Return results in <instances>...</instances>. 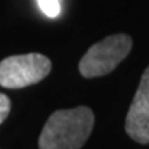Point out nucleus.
<instances>
[{"instance_id": "obj_1", "label": "nucleus", "mask_w": 149, "mask_h": 149, "mask_svg": "<svg viewBox=\"0 0 149 149\" xmlns=\"http://www.w3.org/2000/svg\"><path fill=\"white\" fill-rule=\"evenodd\" d=\"M94 127L90 108L59 109L48 117L39 138V149H80Z\"/></svg>"}, {"instance_id": "obj_2", "label": "nucleus", "mask_w": 149, "mask_h": 149, "mask_svg": "<svg viewBox=\"0 0 149 149\" xmlns=\"http://www.w3.org/2000/svg\"><path fill=\"white\" fill-rule=\"evenodd\" d=\"M133 47L131 37L117 33L91 46L79 62V72L86 79L111 73L128 55Z\"/></svg>"}, {"instance_id": "obj_3", "label": "nucleus", "mask_w": 149, "mask_h": 149, "mask_svg": "<svg viewBox=\"0 0 149 149\" xmlns=\"http://www.w3.org/2000/svg\"><path fill=\"white\" fill-rule=\"evenodd\" d=\"M51 70V61L39 53L11 55L0 62V86L24 88L42 81Z\"/></svg>"}, {"instance_id": "obj_4", "label": "nucleus", "mask_w": 149, "mask_h": 149, "mask_svg": "<svg viewBox=\"0 0 149 149\" xmlns=\"http://www.w3.org/2000/svg\"><path fill=\"white\" fill-rule=\"evenodd\" d=\"M126 133L138 144H149V66L141 76L137 93L127 112Z\"/></svg>"}, {"instance_id": "obj_5", "label": "nucleus", "mask_w": 149, "mask_h": 149, "mask_svg": "<svg viewBox=\"0 0 149 149\" xmlns=\"http://www.w3.org/2000/svg\"><path fill=\"white\" fill-rule=\"evenodd\" d=\"M37 4L40 7V10L50 18H55L61 13L59 0H37Z\"/></svg>"}, {"instance_id": "obj_6", "label": "nucleus", "mask_w": 149, "mask_h": 149, "mask_svg": "<svg viewBox=\"0 0 149 149\" xmlns=\"http://www.w3.org/2000/svg\"><path fill=\"white\" fill-rule=\"evenodd\" d=\"M11 111V102H10V98L3 94V93H0V124L4 122L7 116H8V113Z\"/></svg>"}]
</instances>
